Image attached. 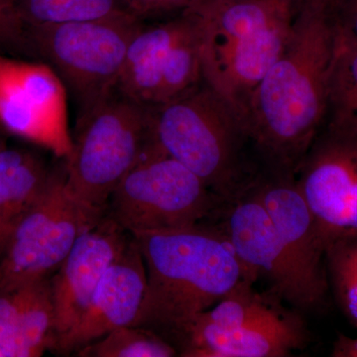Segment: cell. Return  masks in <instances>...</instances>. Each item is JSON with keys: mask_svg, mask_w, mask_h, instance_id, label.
Returning a JSON list of instances; mask_svg holds the SVG:
<instances>
[{"mask_svg": "<svg viewBox=\"0 0 357 357\" xmlns=\"http://www.w3.org/2000/svg\"><path fill=\"white\" fill-rule=\"evenodd\" d=\"M281 55L249 98L243 124L250 143L272 169L295 173L328 112L337 25L328 4L294 10Z\"/></svg>", "mask_w": 357, "mask_h": 357, "instance_id": "obj_1", "label": "cell"}, {"mask_svg": "<svg viewBox=\"0 0 357 357\" xmlns=\"http://www.w3.org/2000/svg\"><path fill=\"white\" fill-rule=\"evenodd\" d=\"M133 236L147 274L134 326L154 331L176 347L195 319L243 278V265L222 230L204 223Z\"/></svg>", "mask_w": 357, "mask_h": 357, "instance_id": "obj_2", "label": "cell"}, {"mask_svg": "<svg viewBox=\"0 0 357 357\" xmlns=\"http://www.w3.org/2000/svg\"><path fill=\"white\" fill-rule=\"evenodd\" d=\"M183 13L196 25L202 77L243 121L249 98L287 43L290 0H198Z\"/></svg>", "mask_w": 357, "mask_h": 357, "instance_id": "obj_3", "label": "cell"}, {"mask_svg": "<svg viewBox=\"0 0 357 357\" xmlns=\"http://www.w3.org/2000/svg\"><path fill=\"white\" fill-rule=\"evenodd\" d=\"M155 142L187 167L223 203L248 187L244 158L249 141L243 119L202 81L175 100L149 107Z\"/></svg>", "mask_w": 357, "mask_h": 357, "instance_id": "obj_4", "label": "cell"}, {"mask_svg": "<svg viewBox=\"0 0 357 357\" xmlns=\"http://www.w3.org/2000/svg\"><path fill=\"white\" fill-rule=\"evenodd\" d=\"M70 153L65 159L66 188L96 217L107 213L122 178L156 144L150 109L115 89L79 115Z\"/></svg>", "mask_w": 357, "mask_h": 357, "instance_id": "obj_5", "label": "cell"}, {"mask_svg": "<svg viewBox=\"0 0 357 357\" xmlns=\"http://www.w3.org/2000/svg\"><path fill=\"white\" fill-rule=\"evenodd\" d=\"M144 23L121 13L29 28L30 54L57 73L82 115L116 89L129 43Z\"/></svg>", "mask_w": 357, "mask_h": 357, "instance_id": "obj_6", "label": "cell"}, {"mask_svg": "<svg viewBox=\"0 0 357 357\" xmlns=\"http://www.w3.org/2000/svg\"><path fill=\"white\" fill-rule=\"evenodd\" d=\"M225 204L196 174L156 143L122 178L105 213L136 234L203 223Z\"/></svg>", "mask_w": 357, "mask_h": 357, "instance_id": "obj_7", "label": "cell"}, {"mask_svg": "<svg viewBox=\"0 0 357 357\" xmlns=\"http://www.w3.org/2000/svg\"><path fill=\"white\" fill-rule=\"evenodd\" d=\"M65 165L56 169L50 184L16 223L0 253V291L51 277L96 217L70 197Z\"/></svg>", "mask_w": 357, "mask_h": 357, "instance_id": "obj_8", "label": "cell"}, {"mask_svg": "<svg viewBox=\"0 0 357 357\" xmlns=\"http://www.w3.org/2000/svg\"><path fill=\"white\" fill-rule=\"evenodd\" d=\"M198 33L182 13L174 20L143 24L129 43L116 89L155 107L175 100L202 82Z\"/></svg>", "mask_w": 357, "mask_h": 357, "instance_id": "obj_9", "label": "cell"}, {"mask_svg": "<svg viewBox=\"0 0 357 357\" xmlns=\"http://www.w3.org/2000/svg\"><path fill=\"white\" fill-rule=\"evenodd\" d=\"M67 89L44 62L0 56V126L60 159L73 146Z\"/></svg>", "mask_w": 357, "mask_h": 357, "instance_id": "obj_10", "label": "cell"}, {"mask_svg": "<svg viewBox=\"0 0 357 357\" xmlns=\"http://www.w3.org/2000/svg\"><path fill=\"white\" fill-rule=\"evenodd\" d=\"M326 249L357 236V137L326 128L295 172Z\"/></svg>", "mask_w": 357, "mask_h": 357, "instance_id": "obj_11", "label": "cell"}, {"mask_svg": "<svg viewBox=\"0 0 357 357\" xmlns=\"http://www.w3.org/2000/svg\"><path fill=\"white\" fill-rule=\"evenodd\" d=\"M253 178L222 208V230L243 265V279L255 283L263 277L278 299L299 309L316 307V301L286 255L271 218L256 192Z\"/></svg>", "mask_w": 357, "mask_h": 357, "instance_id": "obj_12", "label": "cell"}, {"mask_svg": "<svg viewBox=\"0 0 357 357\" xmlns=\"http://www.w3.org/2000/svg\"><path fill=\"white\" fill-rule=\"evenodd\" d=\"M132 236L107 213L82 232L50 278L55 310L53 344L83 317L103 275Z\"/></svg>", "mask_w": 357, "mask_h": 357, "instance_id": "obj_13", "label": "cell"}, {"mask_svg": "<svg viewBox=\"0 0 357 357\" xmlns=\"http://www.w3.org/2000/svg\"><path fill=\"white\" fill-rule=\"evenodd\" d=\"M253 185L294 269L319 306L328 289L323 266L326 245L295 173L272 169L266 176H255Z\"/></svg>", "mask_w": 357, "mask_h": 357, "instance_id": "obj_14", "label": "cell"}, {"mask_svg": "<svg viewBox=\"0 0 357 357\" xmlns=\"http://www.w3.org/2000/svg\"><path fill=\"white\" fill-rule=\"evenodd\" d=\"M146 289V267L133 236L103 275L83 317L54 342L51 351L77 354L116 328L135 325Z\"/></svg>", "mask_w": 357, "mask_h": 357, "instance_id": "obj_15", "label": "cell"}, {"mask_svg": "<svg viewBox=\"0 0 357 357\" xmlns=\"http://www.w3.org/2000/svg\"><path fill=\"white\" fill-rule=\"evenodd\" d=\"M51 277L0 291V347L6 357L41 356L54 340Z\"/></svg>", "mask_w": 357, "mask_h": 357, "instance_id": "obj_16", "label": "cell"}, {"mask_svg": "<svg viewBox=\"0 0 357 357\" xmlns=\"http://www.w3.org/2000/svg\"><path fill=\"white\" fill-rule=\"evenodd\" d=\"M300 316L279 309L232 332L204 338L188 345L185 357H282L302 349L307 342Z\"/></svg>", "mask_w": 357, "mask_h": 357, "instance_id": "obj_17", "label": "cell"}, {"mask_svg": "<svg viewBox=\"0 0 357 357\" xmlns=\"http://www.w3.org/2000/svg\"><path fill=\"white\" fill-rule=\"evenodd\" d=\"M56 169L23 148L0 149V253L16 223L50 184Z\"/></svg>", "mask_w": 357, "mask_h": 357, "instance_id": "obj_18", "label": "cell"}, {"mask_svg": "<svg viewBox=\"0 0 357 357\" xmlns=\"http://www.w3.org/2000/svg\"><path fill=\"white\" fill-rule=\"evenodd\" d=\"M253 285L241 279L215 306L195 319L176 344L178 354L194 342L232 332L281 309L271 297L256 292Z\"/></svg>", "mask_w": 357, "mask_h": 357, "instance_id": "obj_19", "label": "cell"}, {"mask_svg": "<svg viewBox=\"0 0 357 357\" xmlns=\"http://www.w3.org/2000/svg\"><path fill=\"white\" fill-rule=\"evenodd\" d=\"M328 114V128L357 137V42L338 25Z\"/></svg>", "mask_w": 357, "mask_h": 357, "instance_id": "obj_20", "label": "cell"}, {"mask_svg": "<svg viewBox=\"0 0 357 357\" xmlns=\"http://www.w3.org/2000/svg\"><path fill=\"white\" fill-rule=\"evenodd\" d=\"M13 4L26 30L131 13L126 0H13Z\"/></svg>", "mask_w": 357, "mask_h": 357, "instance_id": "obj_21", "label": "cell"}, {"mask_svg": "<svg viewBox=\"0 0 357 357\" xmlns=\"http://www.w3.org/2000/svg\"><path fill=\"white\" fill-rule=\"evenodd\" d=\"M84 357H172L178 351L159 333L138 326L116 328L77 352Z\"/></svg>", "mask_w": 357, "mask_h": 357, "instance_id": "obj_22", "label": "cell"}, {"mask_svg": "<svg viewBox=\"0 0 357 357\" xmlns=\"http://www.w3.org/2000/svg\"><path fill=\"white\" fill-rule=\"evenodd\" d=\"M325 258L338 304L357 328V236L331 243Z\"/></svg>", "mask_w": 357, "mask_h": 357, "instance_id": "obj_23", "label": "cell"}, {"mask_svg": "<svg viewBox=\"0 0 357 357\" xmlns=\"http://www.w3.org/2000/svg\"><path fill=\"white\" fill-rule=\"evenodd\" d=\"M30 56L27 30L21 22L13 0H0V53Z\"/></svg>", "mask_w": 357, "mask_h": 357, "instance_id": "obj_24", "label": "cell"}, {"mask_svg": "<svg viewBox=\"0 0 357 357\" xmlns=\"http://www.w3.org/2000/svg\"><path fill=\"white\" fill-rule=\"evenodd\" d=\"M330 9L337 25L357 42V0H333Z\"/></svg>", "mask_w": 357, "mask_h": 357, "instance_id": "obj_25", "label": "cell"}, {"mask_svg": "<svg viewBox=\"0 0 357 357\" xmlns=\"http://www.w3.org/2000/svg\"><path fill=\"white\" fill-rule=\"evenodd\" d=\"M126 2L133 15L145 21L168 13L172 0H126Z\"/></svg>", "mask_w": 357, "mask_h": 357, "instance_id": "obj_26", "label": "cell"}, {"mask_svg": "<svg viewBox=\"0 0 357 357\" xmlns=\"http://www.w3.org/2000/svg\"><path fill=\"white\" fill-rule=\"evenodd\" d=\"M332 356L335 357H357V337L340 335L333 344Z\"/></svg>", "mask_w": 357, "mask_h": 357, "instance_id": "obj_27", "label": "cell"}, {"mask_svg": "<svg viewBox=\"0 0 357 357\" xmlns=\"http://www.w3.org/2000/svg\"><path fill=\"white\" fill-rule=\"evenodd\" d=\"M291 3H292L294 10L297 8L298 6H302V4L307 3V2H324V3L328 4L330 6L331 2L333 0H290Z\"/></svg>", "mask_w": 357, "mask_h": 357, "instance_id": "obj_28", "label": "cell"}, {"mask_svg": "<svg viewBox=\"0 0 357 357\" xmlns=\"http://www.w3.org/2000/svg\"><path fill=\"white\" fill-rule=\"evenodd\" d=\"M6 140H4L3 138H2L1 136H0V149H1V148L6 147Z\"/></svg>", "mask_w": 357, "mask_h": 357, "instance_id": "obj_29", "label": "cell"}, {"mask_svg": "<svg viewBox=\"0 0 357 357\" xmlns=\"http://www.w3.org/2000/svg\"><path fill=\"white\" fill-rule=\"evenodd\" d=\"M0 357H6V352L3 351L1 347H0Z\"/></svg>", "mask_w": 357, "mask_h": 357, "instance_id": "obj_30", "label": "cell"}, {"mask_svg": "<svg viewBox=\"0 0 357 357\" xmlns=\"http://www.w3.org/2000/svg\"><path fill=\"white\" fill-rule=\"evenodd\" d=\"M196 1H198V0H196ZM196 1H195V2H196ZM195 2H194V3H195ZM194 3H192V4H194Z\"/></svg>", "mask_w": 357, "mask_h": 357, "instance_id": "obj_31", "label": "cell"}]
</instances>
